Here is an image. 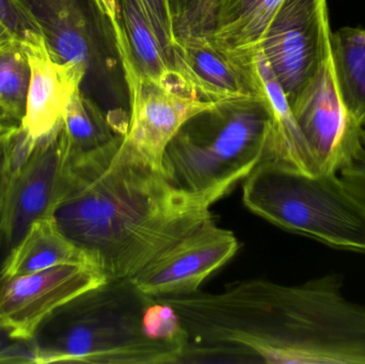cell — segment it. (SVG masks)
<instances>
[{
	"instance_id": "obj_1",
	"label": "cell",
	"mask_w": 365,
	"mask_h": 364,
	"mask_svg": "<svg viewBox=\"0 0 365 364\" xmlns=\"http://www.w3.org/2000/svg\"><path fill=\"white\" fill-rule=\"evenodd\" d=\"M191 364H365V307L327 275L297 286L263 279L169 301Z\"/></svg>"
},
{
	"instance_id": "obj_2",
	"label": "cell",
	"mask_w": 365,
	"mask_h": 364,
	"mask_svg": "<svg viewBox=\"0 0 365 364\" xmlns=\"http://www.w3.org/2000/svg\"><path fill=\"white\" fill-rule=\"evenodd\" d=\"M122 136L68 157L53 217L107 280L130 279L212 218L223 192H193L121 149Z\"/></svg>"
},
{
	"instance_id": "obj_3",
	"label": "cell",
	"mask_w": 365,
	"mask_h": 364,
	"mask_svg": "<svg viewBox=\"0 0 365 364\" xmlns=\"http://www.w3.org/2000/svg\"><path fill=\"white\" fill-rule=\"evenodd\" d=\"M153 301L130 279L107 280L40 325L29 341L32 363L179 364L184 346L148 333Z\"/></svg>"
},
{
	"instance_id": "obj_4",
	"label": "cell",
	"mask_w": 365,
	"mask_h": 364,
	"mask_svg": "<svg viewBox=\"0 0 365 364\" xmlns=\"http://www.w3.org/2000/svg\"><path fill=\"white\" fill-rule=\"evenodd\" d=\"M274 117L265 93L230 102L189 119L167 145L163 175L193 192H223L267 156Z\"/></svg>"
},
{
	"instance_id": "obj_5",
	"label": "cell",
	"mask_w": 365,
	"mask_h": 364,
	"mask_svg": "<svg viewBox=\"0 0 365 364\" xmlns=\"http://www.w3.org/2000/svg\"><path fill=\"white\" fill-rule=\"evenodd\" d=\"M242 201L284 230L365 251V199L338 173L307 175L263 162L245 179Z\"/></svg>"
},
{
	"instance_id": "obj_6",
	"label": "cell",
	"mask_w": 365,
	"mask_h": 364,
	"mask_svg": "<svg viewBox=\"0 0 365 364\" xmlns=\"http://www.w3.org/2000/svg\"><path fill=\"white\" fill-rule=\"evenodd\" d=\"M68 160L63 120L36 143L17 128L11 142L0 213L2 254H6L32 224L53 216Z\"/></svg>"
},
{
	"instance_id": "obj_7",
	"label": "cell",
	"mask_w": 365,
	"mask_h": 364,
	"mask_svg": "<svg viewBox=\"0 0 365 364\" xmlns=\"http://www.w3.org/2000/svg\"><path fill=\"white\" fill-rule=\"evenodd\" d=\"M327 0H284L270 23L261 53L293 104L331 51Z\"/></svg>"
},
{
	"instance_id": "obj_8",
	"label": "cell",
	"mask_w": 365,
	"mask_h": 364,
	"mask_svg": "<svg viewBox=\"0 0 365 364\" xmlns=\"http://www.w3.org/2000/svg\"><path fill=\"white\" fill-rule=\"evenodd\" d=\"M130 115L121 149L163 172L167 145L182 125L197 113L215 106L191 91L177 72L167 80H156L124 72Z\"/></svg>"
},
{
	"instance_id": "obj_9",
	"label": "cell",
	"mask_w": 365,
	"mask_h": 364,
	"mask_svg": "<svg viewBox=\"0 0 365 364\" xmlns=\"http://www.w3.org/2000/svg\"><path fill=\"white\" fill-rule=\"evenodd\" d=\"M291 107L319 172L339 175L360 157L364 128L341 98L331 51L314 80Z\"/></svg>"
},
{
	"instance_id": "obj_10",
	"label": "cell",
	"mask_w": 365,
	"mask_h": 364,
	"mask_svg": "<svg viewBox=\"0 0 365 364\" xmlns=\"http://www.w3.org/2000/svg\"><path fill=\"white\" fill-rule=\"evenodd\" d=\"M107 281L88 264H64L0 280V329L15 341L29 342L40 325L75 297Z\"/></svg>"
},
{
	"instance_id": "obj_11",
	"label": "cell",
	"mask_w": 365,
	"mask_h": 364,
	"mask_svg": "<svg viewBox=\"0 0 365 364\" xmlns=\"http://www.w3.org/2000/svg\"><path fill=\"white\" fill-rule=\"evenodd\" d=\"M238 248L234 233L210 218L163 250L130 280L152 297L197 292L208 276L235 256Z\"/></svg>"
},
{
	"instance_id": "obj_12",
	"label": "cell",
	"mask_w": 365,
	"mask_h": 364,
	"mask_svg": "<svg viewBox=\"0 0 365 364\" xmlns=\"http://www.w3.org/2000/svg\"><path fill=\"white\" fill-rule=\"evenodd\" d=\"M40 26L47 46L60 61L83 68L88 79L104 63V23L90 0H19Z\"/></svg>"
},
{
	"instance_id": "obj_13",
	"label": "cell",
	"mask_w": 365,
	"mask_h": 364,
	"mask_svg": "<svg viewBox=\"0 0 365 364\" xmlns=\"http://www.w3.org/2000/svg\"><path fill=\"white\" fill-rule=\"evenodd\" d=\"M173 66L187 87L206 102L219 104L263 94L257 66L245 68L208 36L177 38Z\"/></svg>"
},
{
	"instance_id": "obj_14",
	"label": "cell",
	"mask_w": 365,
	"mask_h": 364,
	"mask_svg": "<svg viewBox=\"0 0 365 364\" xmlns=\"http://www.w3.org/2000/svg\"><path fill=\"white\" fill-rule=\"evenodd\" d=\"M23 44L29 61L30 81L21 128L36 140L63 120L71 98L77 90L83 89L87 76L79 66L57 59L45 38Z\"/></svg>"
},
{
	"instance_id": "obj_15",
	"label": "cell",
	"mask_w": 365,
	"mask_h": 364,
	"mask_svg": "<svg viewBox=\"0 0 365 364\" xmlns=\"http://www.w3.org/2000/svg\"><path fill=\"white\" fill-rule=\"evenodd\" d=\"M284 0H217L214 25L208 34L219 49L253 68L262 42Z\"/></svg>"
},
{
	"instance_id": "obj_16",
	"label": "cell",
	"mask_w": 365,
	"mask_h": 364,
	"mask_svg": "<svg viewBox=\"0 0 365 364\" xmlns=\"http://www.w3.org/2000/svg\"><path fill=\"white\" fill-rule=\"evenodd\" d=\"M117 23L110 34L124 72L156 80L175 74L140 0H115Z\"/></svg>"
},
{
	"instance_id": "obj_17",
	"label": "cell",
	"mask_w": 365,
	"mask_h": 364,
	"mask_svg": "<svg viewBox=\"0 0 365 364\" xmlns=\"http://www.w3.org/2000/svg\"><path fill=\"white\" fill-rule=\"evenodd\" d=\"M64 264L94 266L87 254L61 232L53 216H47L32 224L23 237L6 252L0 264V280Z\"/></svg>"
},
{
	"instance_id": "obj_18",
	"label": "cell",
	"mask_w": 365,
	"mask_h": 364,
	"mask_svg": "<svg viewBox=\"0 0 365 364\" xmlns=\"http://www.w3.org/2000/svg\"><path fill=\"white\" fill-rule=\"evenodd\" d=\"M255 66L274 117V134L264 162H274L307 175H319V167L289 100L261 51L257 53Z\"/></svg>"
},
{
	"instance_id": "obj_19",
	"label": "cell",
	"mask_w": 365,
	"mask_h": 364,
	"mask_svg": "<svg viewBox=\"0 0 365 364\" xmlns=\"http://www.w3.org/2000/svg\"><path fill=\"white\" fill-rule=\"evenodd\" d=\"M330 47L343 103L365 128V29L343 27L331 32Z\"/></svg>"
},
{
	"instance_id": "obj_20",
	"label": "cell",
	"mask_w": 365,
	"mask_h": 364,
	"mask_svg": "<svg viewBox=\"0 0 365 364\" xmlns=\"http://www.w3.org/2000/svg\"><path fill=\"white\" fill-rule=\"evenodd\" d=\"M63 126L71 158L102 149L120 136L110 117L83 89L71 98L64 111Z\"/></svg>"
},
{
	"instance_id": "obj_21",
	"label": "cell",
	"mask_w": 365,
	"mask_h": 364,
	"mask_svg": "<svg viewBox=\"0 0 365 364\" xmlns=\"http://www.w3.org/2000/svg\"><path fill=\"white\" fill-rule=\"evenodd\" d=\"M30 66L21 41L0 44V125L21 126L29 90Z\"/></svg>"
},
{
	"instance_id": "obj_22",
	"label": "cell",
	"mask_w": 365,
	"mask_h": 364,
	"mask_svg": "<svg viewBox=\"0 0 365 364\" xmlns=\"http://www.w3.org/2000/svg\"><path fill=\"white\" fill-rule=\"evenodd\" d=\"M177 38L206 36L214 25L217 0H170Z\"/></svg>"
},
{
	"instance_id": "obj_23",
	"label": "cell",
	"mask_w": 365,
	"mask_h": 364,
	"mask_svg": "<svg viewBox=\"0 0 365 364\" xmlns=\"http://www.w3.org/2000/svg\"><path fill=\"white\" fill-rule=\"evenodd\" d=\"M0 19L11 34L23 43L44 38L40 26L19 0H0Z\"/></svg>"
},
{
	"instance_id": "obj_24",
	"label": "cell",
	"mask_w": 365,
	"mask_h": 364,
	"mask_svg": "<svg viewBox=\"0 0 365 364\" xmlns=\"http://www.w3.org/2000/svg\"><path fill=\"white\" fill-rule=\"evenodd\" d=\"M158 40L173 64V48L177 42L170 0H140Z\"/></svg>"
},
{
	"instance_id": "obj_25",
	"label": "cell",
	"mask_w": 365,
	"mask_h": 364,
	"mask_svg": "<svg viewBox=\"0 0 365 364\" xmlns=\"http://www.w3.org/2000/svg\"><path fill=\"white\" fill-rule=\"evenodd\" d=\"M32 363L29 342L15 341L0 329V363Z\"/></svg>"
},
{
	"instance_id": "obj_26",
	"label": "cell",
	"mask_w": 365,
	"mask_h": 364,
	"mask_svg": "<svg viewBox=\"0 0 365 364\" xmlns=\"http://www.w3.org/2000/svg\"><path fill=\"white\" fill-rule=\"evenodd\" d=\"M19 126L0 125V198L6 188L11 142Z\"/></svg>"
},
{
	"instance_id": "obj_27",
	"label": "cell",
	"mask_w": 365,
	"mask_h": 364,
	"mask_svg": "<svg viewBox=\"0 0 365 364\" xmlns=\"http://www.w3.org/2000/svg\"><path fill=\"white\" fill-rule=\"evenodd\" d=\"M98 16L106 25L107 32L110 34L111 29L117 23V2L115 0H90Z\"/></svg>"
},
{
	"instance_id": "obj_28",
	"label": "cell",
	"mask_w": 365,
	"mask_h": 364,
	"mask_svg": "<svg viewBox=\"0 0 365 364\" xmlns=\"http://www.w3.org/2000/svg\"><path fill=\"white\" fill-rule=\"evenodd\" d=\"M358 194H361L365 199V182L359 181V180L349 179V177H342Z\"/></svg>"
},
{
	"instance_id": "obj_29",
	"label": "cell",
	"mask_w": 365,
	"mask_h": 364,
	"mask_svg": "<svg viewBox=\"0 0 365 364\" xmlns=\"http://www.w3.org/2000/svg\"><path fill=\"white\" fill-rule=\"evenodd\" d=\"M10 38H14V36L11 34L8 28L6 27V25H4V24L2 23L1 19H0V44L4 43V41L9 40Z\"/></svg>"
},
{
	"instance_id": "obj_30",
	"label": "cell",
	"mask_w": 365,
	"mask_h": 364,
	"mask_svg": "<svg viewBox=\"0 0 365 364\" xmlns=\"http://www.w3.org/2000/svg\"><path fill=\"white\" fill-rule=\"evenodd\" d=\"M361 142H362V147H364V152H362L361 157H364L365 160V128L362 130V134H361Z\"/></svg>"
},
{
	"instance_id": "obj_31",
	"label": "cell",
	"mask_w": 365,
	"mask_h": 364,
	"mask_svg": "<svg viewBox=\"0 0 365 364\" xmlns=\"http://www.w3.org/2000/svg\"><path fill=\"white\" fill-rule=\"evenodd\" d=\"M4 189H6V188H4ZM4 194H2L1 198H0V213H1L2 202H4ZM0 252H2L1 251V245H0Z\"/></svg>"
}]
</instances>
